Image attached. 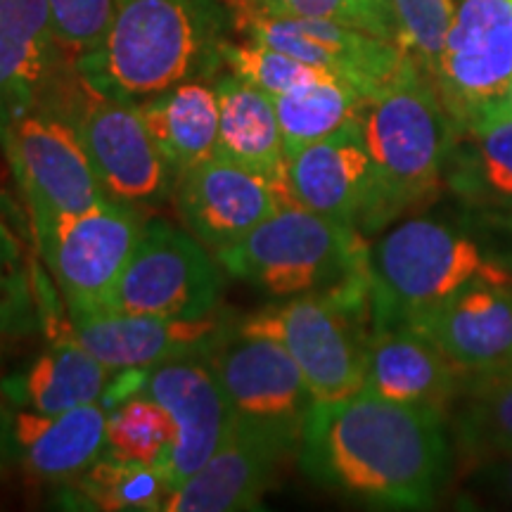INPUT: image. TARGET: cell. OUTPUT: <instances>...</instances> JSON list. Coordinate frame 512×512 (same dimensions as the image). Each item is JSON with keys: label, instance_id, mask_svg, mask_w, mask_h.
I'll return each mask as SVG.
<instances>
[{"label": "cell", "instance_id": "cell-1", "mask_svg": "<svg viewBox=\"0 0 512 512\" xmlns=\"http://www.w3.org/2000/svg\"><path fill=\"white\" fill-rule=\"evenodd\" d=\"M304 475L384 508H427L448 465L444 413L361 392L313 401L299 439Z\"/></svg>", "mask_w": 512, "mask_h": 512}, {"label": "cell", "instance_id": "cell-2", "mask_svg": "<svg viewBox=\"0 0 512 512\" xmlns=\"http://www.w3.org/2000/svg\"><path fill=\"white\" fill-rule=\"evenodd\" d=\"M230 24L221 0H117L100 41L74 57L76 76L88 93L124 102L216 79Z\"/></svg>", "mask_w": 512, "mask_h": 512}, {"label": "cell", "instance_id": "cell-3", "mask_svg": "<svg viewBox=\"0 0 512 512\" xmlns=\"http://www.w3.org/2000/svg\"><path fill=\"white\" fill-rule=\"evenodd\" d=\"M456 133L437 83L406 55L363 114L370 190L358 230L366 238L430 207L444 183Z\"/></svg>", "mask_w": 512, "mask_h": 512}, {"label": "cell", "instance_id": "cell-4", "mask_svg": "<svg viewBox=\"0 0 512 512\" xmlns=\"http://www.w3.org/2000/svg\"><path fill=\"white\" fill-rule=\"evenodd\" d=\"M370 245L349 223L283 204L216 259L223 271L273 299L328 292L370 278Z\"/></svg>", "mask_w": 512, "mask_h": 512}, {"label": "cell", "instance_id": "cell-5", "mask_svg": "<svg viewBox=\"0 0 512 512\" xmlns=\"http://www.w3.org/2000/svg\"><path fill=\"white\" fill-rule=\"evenodd\" d=\"M368 271L373 330L403 328L472 280H512L463 230L415 214L370 245Z\"/></svg>", "mask_w": 512, "mask_h": 512}, {"label": "cell", "instance_id": "cell-6", "mask_svg": "<svg viewBox=\"0 0 512 512\" xmlns=\"http://www.w3.org/2000/svg\"><path fill=\"white\" fill-rule=\"evenodd\" d=\"M278 302L240 318L238 330L278 339L302 370L313 401L361 392L373 335L370 278Z\"/></svg>", "mask_w": 512, "mask_h": 512}, {"label": "cell", "instance_id": "cell-7", "mask_svg": "<svg viewBox=\"0 0 512 512\" xmlns=\"http://www.w3.org/2000/svg\"><path fill=\"white\" fill-rule=\"evenodd\" d=\"M221 264L188 230L147 221L136 252L100 309L128 316L200 318L221 304Z\"/></svg>", "mask_w": 512, "mask_h": 512}, {"label": "cell", "instance_id": "cell-8", "mask_svg": "<svg viewBox=\"0 0 512 512\" xmlns=\"http://www.w3.org/2000/svg\"><path fill=\"white\" fill-rule=\"evenodd\" d=\"M143 211L105 200L36 223V245L69 313L100 309L145 233Z\"/></svg>", "mask_w": 512, "mask_h": 512}, {"label": "cell", "instance_id": "cell-9", "mask_svg": "<svg viewBox=\"0 0 512 512\" xmlns=\"http://www.w3.org/2000/svg\"><path fill=\"white\" fill-rule=\"evenodd\" d=\"M0 145L24 192L34 226L110 200L83 150L74 119L55 107L41 105L12 119L0 131Z\"/></svg>", "mask_w": 512, "mask_h": 512}, {"label": "cell", "instance_id": "cell-10", "mask_svg": "<svg viewBox=\"0 0 512 512\" xmlns=\"http://www.w3.org/2000/svg\"><path fill=\"white\" fill-rule=\"evenodd\" d=\"M302 422L235 415L216 453L166 498V512H245L261 508L285 460L299 451Z\"/></svg>", "mask_w": 512, "mask_h": 512}, {"label": "cell", "instance_id": "cell-11", "mask_svg": "<svg viewBox=\"0 0 512 512\" xmlns=\"http://www.w3.org/2000/svg\"><path fill=\"white\" fill-rule=\"evenodd\" d=\"M510 81L512 0H460L434 76L458 131L505 100Z\"/></svg>", "mask_w": 512, "mask_h": 512}, {"label": "cell", "instance_id": "cell-12", "mask_svg": "<svg viewBox=\"0 0 512 512\" xmlns=\"http://www.w3.org/2000/svg\"><path fill=\"white\" fill-rule=\"evenodd\" d=\"M74 126L110 200L138 209L171 200L176 176L152 138L138 102L93 95L76 112Z\"/></svg>", "mask_w": 512, "mask_h": 512}, {"label": "cell", "instance_id": "cell-13", "mask_svg": "<svg viewBox=\"0 0 512 512\" xmlns=\"http://www.w3.org/2000/svg\"><path fill=\"white\" fill-rule=\"evenodd\" d=\"M233 27L247 41L283 50L297 60L335 74L366 98H375L406 60L399 43L328 19L275 15L254 8L233 15Z\"/></svg>", "mask_w": 512, "mask_h": 512}, {"label": "cell", "instance_id": "cell-14", "mask_svg": "<svg viewBox=\"0 0 512 512\" xmlns=\"http://www.w3.org/2000/svg\"><path fill=\"white\" fill-rule=\"evenodd\" d=\"M79 342L112 375L209 356L238 332L240 320L216 309L200 318L128 316L107 309L69 313Z\"/></svg>", "mask_w": 512, "mask_h": 512}, {"label": "cell", "instance_id": "cell-15", "mask_svg": "<svg viewBox=\"0 0 512 512\" xmlns=\"http://www.w3.org/2000/svg\"><path fill=\"white\" fill-rule=\"evenodd\" d=\"M176 214L183 228L219 256L266 221L285 197L264 176L216 155L176 178Z\"/></svg>", "mask_w": 512, "mask_h": 512}, {"label": "cell", "instance_id": "cell-16", "mask_svg": "<svg viewBox=\"0 0 512 512\" xmlns=\"http://www.w3.org/2000/svg\"><path fill=\"white\" fill-rule=\"evenodd\" d=\"M136 392L152 396L174 420V446L166 458V477L181 486L223 444L235 411L223 394L207 356L181 358L150 370H138Z\"/></svg>", "mask_w": 512, "mask_h": 512}, {"label": "cell", "instance_id": "cell-17", "mask_svg": "<svg viewBox=\"0 0 512 512\" xmlns=\"http://www.w3.org/2000/svg\"><path fill=\"white\" fill-rule=\"evenodd\" d=\"M403 328L425 335L467 375L510 366L512 280H472Z\"/></svg>", "mask_w": 512, "mask_h": 512}, {"label": "cell", "instance_id": "cell-18", "mask_svg": "<svg viewBox=\"0 0 512 512\" xmlns=\"http://www.w3.org/2000/svg\"><path fill=\"white\" fill-rule=\"evenodd\" d=\"M235 415L304 422L313 396L294 358L278 339L235 332L207 356Z\"/></svg>", "mask_w": 512, "mask_h": 512}, {"label": "cell", "instance_id": "cell-19", "mask_svg": "<svg viewBox=\"0 0 512 512\" xmlns=\"http://www.w3.org/2000/svg\"><path fill=\"white\" fill-rule=\"evenodd\" d=\"M370 190V157L363 117L285 159L290 204L358 228Z\"/></svg>", "mask_w": 512, "mask_h": 512}, {"label": "cell", "instance_id": "cell-20", "mask_svg": "<svg viewBox=\"0 0 512 512\" xmlns=\"http://www.w3.org/2000/svg\"><path fill=\"white\" fill-rule=\"evenodd\" d=\"M60 53L48 0H0V131L46 105Z\"/></svg>", "mask_w": 512, "mask_h": 512}, {"label": "cell", "instance_id": "cell-21", "mask_svg": "<svg viewBox=\"0 0 512 512\" xmlns=\"http://www.w3.org/2000/svg\"><path fill=\"white\" fill-rule=\"evenodd\" d=\"M12 453L24 470L50 484H69L105 456L107 408L102 403L62 413L15 408L5 422Z\"/></svg>", "mask_w": 512, "mask_h": 512}, {"label": "cell", "instance_id": "cell-22", "mask_svg": "<svg viewBox=\"0 0 512 512\" xmlns=\"http://www.w3.org/2000/svg\"><path fill=\"white\" fill-rule=\"evenodd\" d=\"M467 373L413 328L373 330L363 389L389 401L444 413L463 389Z\"/></svg>", "mask_w": 512, "mask_h": 512}, {"label": "cell", "instance_id": "cell-23", "mask_svg": "<svg viewBox=\"0 0 512 512\" xmlns=\"http://www.w3.org/2000/svg\"><path fill=\"white\" fill-rule=\"evenodd\" d=\"M112 373L76 339L72 323L46 351L0 382V394L12 408L36 413H62L102 403Z\"/></svg>", "mask_w": 512, "mask_h": 512}, {"label": "cell", "instance_id": "cell-24", "mask_svg": "<svg viewBox=\"0 0 512 512\" xmlns=\"http://www.w3.org/2000/svg\"><path fill=\"white\" fill-rule=\"evenodd\" d=\"M214 88L219 98V155L264 176L287 202L285 143L273 98L230 72L216 76Z\"/></svg>", "mask_w": 512, "mask_h": 512}, {"label": "cell", "instance_id": "cell-25", "mask_svg": "<svg viewBox=\"0 0 512 512\" xmlns=\"http://www.w3.org/2000/svg\"><path fill=\"white\" fill-rule=\"evenodd\" d=\"M138 105L176 178L219 155V98L214 81L178 83Z\"/></svg>", "mask_w": 512, "mask_h": 512}, {"label": "cell", "instance_id": "cell-26", "mask_svg": "<svg viewBox=\"0 0 512 512\" xmlns=\"http://www.w3.org/2000/svg\"><path fill=\"white\" fill-rule=\"evenodd\" d=\"M465 150L448 159L451 185L472 202L512 207V107L494 102L467 121Z\"/></svg>", "mask_w": 512, "mask_h": 512}, {"label": "cell", "instance_id": "cell-27", "mask_svg": "<svg viewBox=\"0 0 512 512\" xmlns=\"http://www.w3.org/2000/svg\"><path fill=\"white\" fill-rule=\"evenodd\" d=\"M370 98L347 81L330 76L275 95L273 105L283 131L285 159L302 147L332 136L366 114Z\"/></svg>", "mask_w": 512, "mask_h": 512}, {"label": "cell", "instance_id": "cell-28", "mask_svg": "<svg viewBox=\"0 0 512 512\" xmlns=\"http://www.w3.org/2000/svg\"><path fill=\"white\" fill-rule=\"evenodd\" d=\"M69 484V501H74L76 508L107 512L164 510L166 498L174 491L164 467L128 463L107 453Z\"/></svg>", "mask_w": 512, "mask_h": 512}, {"label": "cell", "instance_id": "cell-29", "mask_svg": "<svg viewBox=\"0 0 512 512\" xmlns=\"http://www.w3.org/2000/svg\"><path fill=\"white\" fill-rule=\"evenodd\" d=\"M456 432L470 458L486 460L512 451V363L465 377Z\"/></svg>", "mask_w": 512, "mask_h": 512}, {"label": "cell", "instance_id": "cell-30", "mask_svg": "<svg viewBox=\"0 0 512 512\" xmlns=\"http://www.w3.org/2000/svg\"><path fill=\"white\" fill-rule=\"evenodd\" d=\"M171 446H174V420L152 396L133 392L107 408V456L128 463L164 467Z\"/></svg>", "mask_w": 512, "mask_h": 512}, {"label": "cell", "instance_id": "cell-31", "mask_svg": "<svg viewBox=\"0 0 512 512\" xmlns=\"http://www.w3.org/2000/svg\"><path fill=\"white\" fill-rule=\"evenodd\" d=\"M223 69L240 76L242 81L252 83L259 91L271 95V98L294 91L299 86H306V83L335 76L325 72V69L297 60V57L287 55L283 50L247 41V38L242 43H235L228 38L223 43Z\"/></svg>", "mask_w": 512, "mask_h": 512}, {"label": "cell", "instance_id": "cell-32", "mask_svg": "<svg viewBox=\"0 0 512 512\" xmlns=\"http://www.w3.org/2000/svg\"><path fill=\"white\" fill-rule=\"evenodd\" d=\"M392 12L401 50L434 79L456 17L453 0H392Z\"/></svg>", "mask_w": 512, "mask_h": 512}, {"label": "cell", "instance_id": "cell-33", "mask_svg": "<svg viewBox=\"0 0 512 512\" xmlns=\"http://www.w3.org/2000/svg\"><path fill=\"white\" fill-rule=\"evenodd\" d=\"M38 309L29 261L15 233L0 219V339L29 335Z\"/></svg>", "mask_w": 512, "mask_h": 512}, {"label": "cell", "instance_id": "cell-34", "mask_svg": "<svg viewBox=\"0 0 512 512\" xmlns=\"http://www.w3.org/2000/svg\"><path fill=\"white\" fill-rule=\"evenodd\" d=\"M256 8L275 12V15L328 19V22L361 29L384 41L399 43L392 0H256Z\"/></svg>", "mask_w": 512, "mask_h": 512}, {"label": "cell", "instance_id": "cell-35", "mask_svg": "<svg viewBox=\"0 0 512 512\" xmlns=\"http://www.w3.org/2000/svg\"><path fill=\"white\" fill-rule=\"evenodd\" d=\"M117 0H48L50 22L62 50L81 55L110 27Z\"/></svg>", "mask_w": 512, "mask_h": 512}, {"label": "cell", "instance_id": "cell-36", "mask_svg": "<svg viewBox=\"0 0 512 512\" xmlns=\"http://www.w3.org/2000/svg\"><path fill=\"white\" fill-rule=\"evenodd\" d=\"M482 463L491 465V484H494L508 501H512V451L501 453V456L494 458H486Z\"/></svg>", "mask_w": 512, "mask_h": 512}, {"label": "cell", "instance_id": "cell-37", "mask_svg": "<svg viewBox=\"0 0 512 512\" xmlns=\"http://www.w3.org/2000/svg\"><path fill=\"white\" fill-rule=\"evenodd\" d=\"M221 3L228 8L230 17L238 15V12H245V10L256 8V0H221Z\"/></svg>", "mask_w": 512, "mask_h": 512}, {"label": "cell", "instance_id": "cell-38", "mask_svg": "<svg viewBox=\"0 0 512 512\" xmlns=\"http://www.w3.org/2000/svg\"><path fill=\"white\" fill-rule=\"evenodd\" d=\"M498 221H501L503 226L508 228L510 233H512V207H510V209H505V211H503V216H501V219H498Z\"/></svg>", "mask_w": 512, "mask_h": 512}, {"label": "cell", "instance_id": "cell-39", "mask_svg": "<svg viewBox=\"0 0 512 512\" xmlns=\"http://www.w3.org/2000/svg\"><path fill=\"white\" fill-rule=\"evenodd\" d=\"M505 98H508V105L512 107V81H510V88H508V95H505Z\"/></svg>", "mask_w": 512, "mask_h": 512}]
</instances>
